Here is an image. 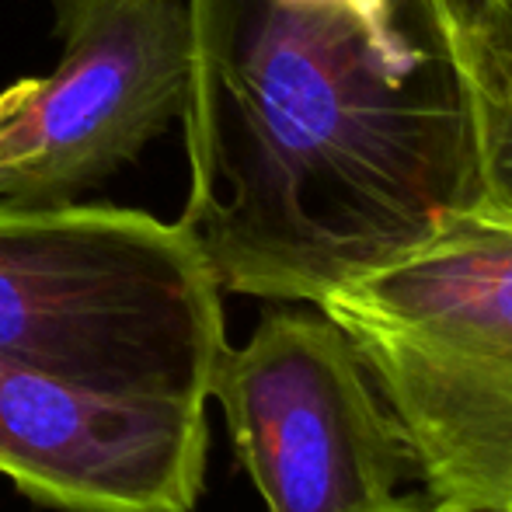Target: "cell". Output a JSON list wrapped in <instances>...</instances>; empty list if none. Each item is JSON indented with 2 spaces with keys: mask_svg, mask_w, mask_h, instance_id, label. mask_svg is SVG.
<instances>
[{
  "mask_svg": "<svg viewBox=\"0 0 512 512\" xmlns=\"http://www.w3.org/2000/svg\"><path fill=\"white\" fill-rule=\"evenodd\" d=\"M178 227L223 293L321 304L481 199L443 0H189Z\"/></svg>",
  "mask_w": 512,
  "mask_h": 512,
  "instance_id": "1",
  "label": "cell"
},
{
  "mask_svg": "<svg viewBox=\"0 0 512 512\" xmlns=\"http://www.w3.org/2000/svg\"><path fill=\"white\" fill-rule=\"evenodd\" d=\"M227 349L223 290L178 220L0 203V359L206 408Z\"/></svg>",
  "mask_w": 512,
  "mask_h": 512,
  "instance_id": "2",
  "label": "cell"
},
{
  "mask_svg": "<svg viewBox=\"0 0 512 512\" xmlns=\"http://www.w3.org/2000/svg\"><path fill=\"white\" fill-rule=\"evenodd\" d=\"M439 512H512V220L464 209L321 304Z\"/></svg>",
  "mask_w": 512,
  "mask_h": 512,
  "instance_id": "3",
  "label": "cell"
},
{
  "mask_svg": "<svg viewBox=\"0 0 512 512\" xmlns=\"http://www.w3.org/2000/svg\"><path fill=\"white\" fill-rule=\"evenodd\" d=\"M209 401L269 512H380L415 474L363 356L314 304L269 310L227 349Z\"/></svg>",
  "mask_w": 512,
  "mask_h": 512,
  "instance_id": "4",
  "label": "cell"
},
{
  "mask_svg": "<svg viewBox=\"0 0 512 512\" xmlns=\"http://www.w3.org/2000/svg\"><path fill=\"white\" fill-rule=\"evenodd\" d=\"M60 60L0 91V203H63L119 175L175 119L189 0H56Z\"/></svg>",
  "mask_w": 512,
  "mask_h": 512,
  "instance_id": "5",
  "label": "cell"
},
{
  "mask_svg": "<svg viewBox=\"0 0 512 512\" xmlns=\"http://www.w3.org/2000/svg\"><path fill=\"white\" fill-rule=\"evenodd\" d=\"M206 408L77 384L0 359V474L63 512H192Z\"/></svg>",
  "mask_w": 512,
  "mask_h": 512,
  "instance_id": "6",
  "label": "cell"
},
{
  "mask_svg": "<svg viewBox=\"0 0 512 512\" xmlns=\"http://www.w3.org/2000/svg\"><path fill=\"white\" fill-rule=\"evenodd\" d=\"M478 150L474 209L512 220V0H443Z\"/></svg>",
  "mask_w": 512,
  "mask_h": 512,
  "instance_id": "7",
  "label": "cell"
},
{
  "mask_svg": "<svg viewBox=\"0 0 512 512\" xmlns=\"http://www.w3.org/2000/svg\"><path fill=\"white\" fill-rule=\"evenodd\" d=\"M380 512H439L436 506H432L429 499H415V495H398V499L391 502L387 509H380Z\"/></svg>",
  "mask_w": 512,
  "mask_h": 512,
  "instance_id": "8",
  "label": "cell"
}]
</instances>
